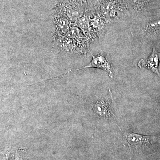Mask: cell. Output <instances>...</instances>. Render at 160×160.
<instances>
[{
  "mask_svg": "<svg viewBox=\"0 0 160 160\" xmlns=\"http://www.w3.org/2000/svg\"><path fill=\"white\" fill-rule=\"evenodd\" d=\"M125 137L129 146L137 149L145 148L160 140V135H144L133 132H126Z\"/></svg>",
  "mask_w": 160,
  "mask_h": 160,
  "instance_id": "3",
  "label": "cell"
},
{
  "mask_svg": "<svg viewBox=\"0 0 160 160\" xmlns=\"http://www.w3.org/2000/svg\"><path fill=\"white\" fill-rule=\"evenodd\" d=\"M92 60L87 66H83L80 68H78L77 69L70 70V71L67 72L61 75H60L57 76L52 77V79H54L57 78L63 77L67 75V74L72 72L78 71L81 69L89 68H98V69H102V70H104L108 72L109 77L113 78L112 65L111 61L109 59V57L107 55H105L102 53H100L96 56L92 54Z\"/></svg>",
  "mask_w": 160,
  "mask_h": 160,
  "instance_id": "2",
  "label": "cell"
},
{
  "mask_svg": "<svg viewBox=\"0 0 160 160\" xmlns=\"http://www.w3.org/2000/svg\"><path fill=\"white\" fill-rule=\"evenodd\" d=\"M53 42L60 51L81 54L86 53L89 43V41H78L66 36L54 39Z\"/></svg>",
  "mask_w": 160,
  "mask_h": 160,
  "instance_id": "1",
  "label": "cell"
},
{
  "mask_svg": "<svg viewBox=\"0 0 160 160\" xmlns=\"http://www.w3.org/2000/svg\"><path fill=\"white\" fill-rule=\"evenodd\" d=\"M160 62V52L156 50L153 47L151 54L146 60L142 59L138 63L140 68H145L149 69L157 75L160 78V73L159 71V65Z\"/></svg>",
  "mask_w": 160,
  "mask_h": 160,
  "instance_id": "7",
  "label": "cell"
},
{
  "mask_svg": "<svg viewBox=\"0 0 160 160\" xmlns=\"http://www.w3.org/2000/svg\"><path fill=\"white\" fill-rule=\"evenodd\" d=\"M89 23L92 31L93 30L97 32L102 29L104 25L102 20L98 16H94L93 18L90 19Z\"/></svg>",
  "mask_w": 160,
  "mask_h": 160,
  "instance_id": "11",
  "label": "cell"
},
{
  "mask_svg": "<svg viewBox=\"0 0 160 160\" xmlns=\"http://www.w3.org/2000/svg\"><path fill=\"white\" fill-rule=\"evenodd\" d=\"M56 10L65 15L72 25L83 15L82 9L72 1H66L60 3Z\"/></svg>",
  "mask_w": 160,
  "mask_h": 160,
  "instance_id": "6",
  "label": "cell"
},
{
  "mask_svg": "<svg viewBox=\"0 0 160 160\" xmlns=\"http://www.w3.org/2000/svg\"><path fill=\"white\" fill-rule=\"evenodd\" d=\"M146 29L152 31L160 29V19L150 22L146 26Z\"/></svg>",
  "mask_w": 160,
  "mask_h": 160,
  "instance_id": "12",
  "label": "cell"
},
{
  "mask_svg": "<svg viewBox=\"0 0 160 160\" xmlns=\"http://www.w3.org/2000/svg\"><path fill=\"white\" fill-rule=\"evenodd\" d=\"M83 32L86 37L92 38V32L90 27L89 19L86 14H83L74 24Z\"/></svg>",
  "mask_w": 160,
  "mask_h": 160,
  "instance_id": "9",
  "label": "cell"
},
{
  "mask_svg": "<svg viewBox=\"0 0 160 160\" xmlns=\"http://www.w3.org/2000/svg\"><path fill=\"white\" fill-rule=\"evenodd\" d=\"M13 160H22V158L20 156L19 154L18 153V152H16L15 154V156L14 159Z\"/></svg>",
  "mask_w": 160,
  "mask_h": 160,
  "instance_id": "14",
  "label": "cell"
},
{
  "mask_svg": "<svg viewBox=\"0 0 160 160\" xmlns=\"http://www.w3.org/2000/svg\"><path fill=\"white\" fill-rule=\"evenodd\" d=\"M96 114L104 118L114 119L113 104L110 99L102 98L96 101L92 106Z\"/></svg>",
  "mask_w": 160,
  "mask_h": 160,
  "instance_id": "5",
  "label": "cell"
},
{
  "mask_svg": "<svg viewBox=\"0 0 160 160\" xmlns=\"http://www.w3.org/2000/svg\"><path fill=\"white\" fill-rule=\"evenodd\" d=\"M118 8L116 2L112 0H106L101 6V12L104 17L113 18L117 14Z\"/></svg>",
  "mask_w": 160,
  "mask_h": 160,
  "instance_id": "8",
  "label": "cell"
},
{
  "mask_svg": "<svg viewBox=\"0 0 160 160\" xmlns=\"http://www.w3.org/2000/svg\"><path fill=\"white\" fill-rule=\"evenodd\" d=\"M52 19L55 28L54 39L66 36L69 29L73 26L69 19L59 11L55 12Z\"/></svg>",
  "mask_w": 160,
  "mask_h": 160,
  "instance_id": "4",
  "label": "cell"
},
{
  "mask_svg": "<svg viewBox=\"0 0 160 160\" xmlns=\"http://www.w3.org/2000/svg\"><path fill=\"white\" fill-rule=\"evenodd\" d=\"M146 0H133L135 6H136L138 9L142 8L145 4Z\"/></svg>",
  "mask_w": 160,
  "mask_h": 160,
  "instance_id": "13",
  "label": "cell"
},
{
  "mask_svg": "<svg viewBox=\"0 0 160 160\" xmlns=\"http://www.w3.org/2000/svg\"><path fill=\"white\" fill-rule=\"evenodd\" d=\"M66 36L70 38L78 40V41H89V39L86 37L78 27L75 26H72L70 28Z\"/></svg>",
  "mask_w": 160,
  "mask_h": 160,
  "instance_id": "10",
  "label": "cell"
}]
</instances>
